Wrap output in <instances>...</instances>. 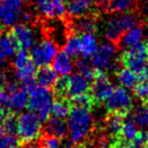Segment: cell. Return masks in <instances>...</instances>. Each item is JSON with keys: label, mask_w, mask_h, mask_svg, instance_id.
Segmentation results:
<instances>
[{"label": "cell", "mask_w": 148, "mask_h": 148, "mask_svg": "<svg viewBox=\"0 0 148 148\" xmlns=\"http://www.w3.org/2000/svg\"><path fill=\"white\" fill-rule=\"evenodd\" d=\"M68 133L72 143H80L86 139L93 128L91 109L71 107L68 115Z\"/></svg>", "instance_id": "obj_1"}, {"label": "cell", "mask_w": 148, "mask_h": 148, "mask_svg": "<svg viewBox=\"0 0 148 148\" xmlns=\"http://www.w3.org/2000/svg\"><path fill=\"white\" fill-rule=\"evenodd\" d=\"M27 108L29 112L35 114L42 122H46L52 114V106L54 101L53 95L49 91V88L37 84L27 92Z\"/></svg>", "instance_id": "obj_2"}, {"label": "cell", "mask_w": 148, "mask_h": 148, "mask_svg": "<svg viewBox=\"0 0 148 148\" xmlns=\"http://www.w3.org/2000/svg\"><path fill=\"white\" fill-rule=\"evenodd\" d=\"M41 120L32 112L23 113L17 118L16 134L19 141L25 144L36 141L41 136Z\"/></svg>", "instance_id": "obj_3"}, {"label": "cell", "mask_w": 148, "mask_h": 148, "mask_svg": "<svg viewBox=\"0 0 148 148\" xmlns=\"http://www.w3.org/2000/svg\"><path fill=\"white\" fill-rule=\"evenodd\" d=\"M119 62L125 68L138 74L148 63V49L146 43H138L130 49L125 50L119 58Z\"/></svg>", "instance_id": "obj_4"}, {"label": "cell", "mask_w": 148, "mask_h": 148, "mask_svg": "<svg viewBox=\"0 0 148 148\" xmlns=\"http://www.w3.org/2000/svg\"><path fill=\"white\" fill-rule=\"evenodd\" d=\"M138 19L136 15L132 13H126L120 16L113 17L108 21L105 27V35L108 40L112 42H118L123 34L133 29L137 25Z\"/></svg>", "instance_id": "obj_5"}, {"label": "cell", "mask_w": 148, "mask_h": 148, "mask_svg": "<svg viewBox=\"0 0 148 148\" xmlns=\"http://www.w3.org/2000/svg\"><path fill=\"white\" fill-rule=\"evenodd\" d=\"M105 106L109 114H120L127 116L133 108V101L125 87L118 86L114 89L113 93L105 101Z\"/></svg>", "instance_id": "obj_6"}, {"label": "cell", "mask_w": 148, "mask_h": 148, "mask_svg": "<svg viewBox=\"0 0 148 148\" xmlns=\"http://www.w3.org/2000/svg\"><path fill=\"white\" fill-rule=\"evenodd\" d=\"M91 66L97 71L106 72L114 69L116 65V48L112 44H101L91 56Z\"/></svg>", "instance_id": "obj_7"}, {"label": "cell", "mask_w": 148, "mask_h": 148, "mask_svg": "<svg viewBox=\"0 0 148 148\" xmlns=\"http://www.w3.org/2000/svg\"><path fill=\"white\" fill-rule=\"evenodd\" d=\"M5 101L4 105L13 112H21L27 107L29 95L23 86H18L15 82H9L5 87Z\"/></svg>", "instance_id": "obj_8"}, {"label": "cell", "mask_w": 148, "mask_h": 148, "mask_svg": "<svg viewBox=\"0 0 148 148\" xmlns=\"http://www.w3.org/2000/svg\"><path fill=\"white\" fill-rule=\"evenodd\" d=\"M114 89L115 87L108 79L107 74L97 71L95 77L91 81L90 91H89L95 101V105L99 106L101 103H105L113 93Z\"/></svg>", "instance_id": "obj_9"}, {"label": "cell", "mask_w": 148, "mask_h": 148, "mask_svg": "<svg viewBox=\"0 0 148 148\" xmlns=\"http://www.w3.org/2000/svg\"><path fill=\"white\" fill-rule=\"evenodd\" d=\"M57 54V46L51 40H44L33 46L31 51V58L37 66L48 65Z\"/></svg>", "instance_id": "obj_10"}, {"label": "cell", "mask_w": 148, "mask_h": 148, "mask_svg": "<svg viewBox=\"0 0 148 148\" xmlns=\"http://www.w3.org/2000/svg\"><path fill=\"white\" fill-rule=\"evenodd\" d=\"M23 0H3L0 3V21L4 25H12L21 16Z\"/></svg>", "instance_id": "obj_11"}, {"label": "cell", "mask_w": 148, "mask_h": 148, "mask_svg": "<svg viewBox=\"0 0 148 148\" xmlns=\"http://www.w3.org/2000/svg\"><path fill=\"white\" fill-rule=\"evenodd\" d=\"M67 78L68 82L67 91H66V99H67L83 95V93H88L90 91L91 82L78 72L71 74L67 76Z\"/></svg>", "instance_id": "obj_12"}, {"label": "cell", "mask_w": 148, "mask_h": 148, "mask_svg": "<svg viewBox=\"0 0 148 148\" xmlns=\"http://www.w3.org/2000/svg\"><path fill=\"white\" fill-rule=\"evenodd\" d=\"M38 10L49 18H58L64 15L66 5L64 0H36Z\"/></svg>", "instance_id": "obj_13"}, {"label": "cell", "mask_w": 148, "mask_h": 148, "mask_svg": "<svg viewBox=\"0 0 148 148\" xmlns=\"http://www.w3.org/2000/svg\"><path fill=\"white\" fill-rule=\"evenodd\" d=\"M10 32L16 40L17 44L19 46V49L27 51L35 45V34H34L33 29L27 27V25H25V23L15 25L10 29Z\"/></svg>", "instance_id": "obj_14"}, {"label": "cell", "mask_w": 148, "mask_h": 148, "mask_svg": "<svg viewBox=\"0 0 148 148\" xmlns=\"http://www.w3.org/2000/svg\"><path fill=\"white\" fill-rule=\"evenodd\" d=\"M66 10L72 17H80L93 14L95 0H67Z\"/></svg>", "instance_id": "obj_15"}, {"label": "cell", "mask_w": 148, "mask_h": 148, "mask_svg": "<svg viewBox=\"0 0 148 148\" xmlns=\"http://www.w3.org/2000/svg\"><path fill=\"white\" fill-rule=\"evenodd\" d=\"M18 50L19 46L10 31L0 34V62L14 56Z\"/></svg>", "instance_id": "obj_16"}, {"label": "cell", "mask_w": 148, "mask_h": 148, "mask_svg": "<svg viewBox=\"0 0 148 148\" xmlns=\"http://www.w3.org/2000/svg\"><path fill=\"white\" fill-rule=\"evenodd\" d=\"M71 27L73 34L80 36L83 34L95 33L97 29V17L93 14L84 15L80 17H74L71 23Z\"/></svg>", "instance_id": "obj_17"}, {"label": "cell", "mask_w": 148, "mask_h": 148, "mask_svg": "<svg viewBox=\"0 0 148 148\" xmlns=\"http://www.w3.org/2000/svg\"><path fill=\"white\" fill-rule=\"evenodd\" d=\"M138 0H101L103 9L114 13H128L136 8Z\"/></svg>", "instance_id": "obj_18"}, {"label": "cell", "mask_w": 148, "mask_h": 148, "mask_svg": "<svg viewBox=\"0 0 148 148\" xmlns=\"http://www.w3.org/2000/svg\"><path fill=\"white\" fill-rule=\"evenodd\" d=\"M35 79L40 86L46 87V88H51V87L53 88L54 84L58 79L57 72L53 69V67L49 65L41 66L36 72Z\"/></svg>", "instance_id": "obj_19"}, {"label": "cell", "mask_w": 148, "mask_h": 148, "mask_svg": "<svg viewBox=\"0 0 148 148\" xmlns=\"http://www.w3.org/2000/svg\"><path fill=\"white\" fill-rule=\"evenodd\" d=\"M45 131L48 136H54L59 139H63L68 134V126L64 119L59 118H49L46 121Z\"/></svg>", "instance_id": "obj_20"}, {"label": "cell", "mask_w": 148, "mask_h": 148, "mask_svg": "<svg viewBox=\"0 0 148 148\" xmlns=\"http://www.w3.org/2000/svg\"><path fill=\"white\" fill-rule=\"evenodd\" d=\"M143 29L140 27H135L133 29H129L125 34H123L121 38L118 40L119 47L124 51L130 49L131 47L135 46L136 44L140 43V40L143 37Z\"/></svg>", "instance_id": "obj_21"}, {"label": "cell", "mask_w": 148, "mask_h": 148, "mask_svg": "<svg viewBox=\"0 0 148 148\" xmlns=\"http://www.w3.org/2000/svg\"><path fill=\"white\" fill-rule=\"evenodd\" d=\"M125 117L126 116L120 114H109V117L106 120V130L110 137L113 138V142L119 140Z\"/></svg>", "instance_id": "obj_22"}, {"label": "cell", "mask_w": 148, "mask_h": 148, "mask_svg": "<svg viewBox=\"0 0 148 148\" xmlns=\"http://www.w3.org/2000/svg\"><path fill=\"white\" fill-rule=\"evenodd\" d=\"M52 66H53V69L57 73L61 74L62 76L69 75L72 71V67H73L71 57L68 56L64 51H60L56 54Z\"/></svg>", "instance_id": "obj_23"}, {"label": "cell", "mask_w": 148, "mask_h": 148, "mask_svg": "<svg viewBox=\"0 0 148 148\" xmlns=\"http://www.w3.org/2000/svg\"><path fill=\"white\" fill-rule=\"evenodd\" d=\"M97 50V39L91 34L80 35V54L84 58H90Z\"/></svg>", "instance_id": "obj_24"}, {"label": "cell", "mask_w": 148, "mask_h": 148, "mask_svg": "<svg viewBox=\"0 0 148 148\" xmlns=\"http://www.w3.org/2000/svg\"><path fill=\"white\" fill-rule=\"evenodd\" d=\"M117 78L122 86L125 87V88L133 89L135 85L139 82V78H138L137 74L125 67L120 69L117 72Z\"/></svg>", "instance_id": "obj_25"}, {"label": "cell", "mask_w": 148, "mask_h": 148, "mask_svg": "<svg viewBox=\"0 0 148 148\" xmlns=\"http://www.w3.org/2000/svg\"><path fill=\"white\" fill-rule=\"evenodd\" d=\"M138 133L137 126L131 120H124L119 140L123 143H131Z\"/></svg>", "instance_id": "obj_26"}, {"label": "cell", "mask_w": 148, "mask_h": 148, "mask_svg": "<svg viewBox=\"0 0 148 148\" xmlns=\"http://www.w3.org/2000/svg\"><path fill=\"white\" fill-rule=\"evenodd\" d=\"M70 110H71V105L69 99H56L52 106V115L53 117L59 118V119H65L69 115Z\"/></svg>", "instance_id": "obj_27"}, {"label": "cell", "mask_w": 148, "mask_h": 148, "mask_svg": "<svg viewBox=\"0 0 148 148\" xmlns=\"http://www.w3.org/2000/svg\"><path fill=\"white\" fill-rule=\"evenodd\" d=\"M64 52L72 58H76L80 54V36L72 34L64 45Z\"/></svg>", "instance_id": "obj_28"}, {"label": "cell", "mask_w": 148, "mask_h": 148, "mask_svg": "<svg viewBox=\"0 0 148 148\" xmlns=\"http://www.w3.org/2000/svg\"><path fill=\"white\" fill-rule=\"evenodd\" d=\"M36 72H37V65L34 63L33 60H31L21 68L15 70V76L19 81L23 82L29 79L35 78Z\"/></svg>", "instance_id": "obj_29"}, {"label": "cell", "mask_w": 148, "mask_h": 148, "mask_svg": "<svg viewBox=\"0 0 148 148\" xmlns=\"http://www.w3.org/2000/svg\"><path fill=\"white\" fill-rule=\"evenodd\" d=\"M75 68H76V71L78 72V73H80L81 75H83L84 77H86L90 82L95 77L97 70H95L92 66H89L88 64L85 62L84 59L77 60L76 63H75Z\"/></svg>", "instance_id": "obj_30"}, {"label": "cell", "mask_w": 148, "mask_h": 148, "mask_svg": "<svg viewBox=\"0 0 148 148\" xmlns=\"http://www.w3.org/2000/svg\"><path fill=\"white\" fill-rule=\"evenodd\" d=\"M71 107H80L91 109L92 106H95V101L90 93H83V95H77L69 99Z\"/></svg>", "instance_id": "obj_31"}, {"label": "cell", "mask_w": 148, "mask_h": 148, "mask_svg": "<svg viewBox=\"0 0 148 148\" xmlns=\"http://www.w3.org/2000/svg\"><path fill=\"white\" fill-rule=\"evenodd\" d=\"M133 121L136 126L139 127H148V106L144 105L139 107L135 111L133 116Z\"/></svg>", "instance_id": "obj_32"}, {"label": "cell", "mask_w": 148, "mask_h": 148, "mask_svg": "<svg viewBox=\"0 0 148 148\" xmlns=\"http://www.w3.org/2000/svg\"><path fill=\"white\" fill-rule=\"evenodd\" d=\"M133 93L136 99L144 105H148V80L139 81L133 88Z\"/></svg>", "instance_id": "obj_33"}, {"label": "cell", "mask_w": 148, "mask_h": 148, "mask_svg": "<svg viewBox=\"0 0 148 148\" xmlns=\"http://www.w3.org/2000/svg\"><path fill=\"white\" fill-rule=\"evenodd\" d=\"M19 142L15 135L4 133L0 136V148H18Z\"/></svg>", "instance_id": "obj_34"}, {"label": "cell", "mask_w": 148, "mask_h": 148, "mask_svg": "<svg viewBox=\"0 0 148 148\" xmlns=\"http://www.w3.org/2000/svg\"><path fill=\"white\" fill-rule=\"evenodd\" d=\"M2 127L4 129V132L6 134H11V135H15L16 134L17 129V118L13 115H9L4 121L2 122Z\"/></svg>", "instance_id": "obj_35"}, {"label": "cell", "mask_w": 148, "mask_h": 148, "mask_svg": "<svg viewBox=\"0 0 148 148\" xmlns=\"http://www.w3.org/2000/svg\"><path fill=\"white\" fill-rule=\"evenodd\" d=\"M131 143H133L138 148L148 146V131H138L137 135Z\"/></svg>", "instance_id": "obj_36"}, {"label": "cell", "mask_w": 148, "mask_h": 148, "mask_svg": "<svg viewBox=\"0 0 148 148\" xmlns=\"http://www.w3.org/2000/svg\"><path fill=\"white\" fill-rule=\"evenodd\" d=\"M44 148H60L61 141L59 138L54 137V136H48L43 140Z\"/></svg>", "instance_id": "obj_37"}, {"label": "cell", "mask_w": 148, "mask_h": 148, "mask_svg": "<svg viewBox=\"0 0 148 148\" xmlns=\"http://www.w3.org/2000/svg\"><path fill=\"white\" fill-rule=\"evenodd\" d=\"M9 83L7 74L3 71H0V89H5L7 84Z\"/></svg>", "instance_id": "obj_38"}, {"label": "cell", "mask_w": 148, "mask_h": 148, "mask_svg": "<svg viewBox=\"0 0 148 148\" xmlns=\"http://www.w3.org/2000/svg\"><path fill=\"white\" fill-rule=\"evenodd\" d=\"M138 78H139V81L148 80V63L146 64V66L143 68V70L138 74Z\"/></svg>", "instance_id": "obj_39"}, {"label": "cell", "mask_w": 148, "mask_h": 148, "mask_svg": "<svg viewBox=\"0 0 148 148\" xmlns=\"http://www.w3.org/2000/svg\"><path fill=\"white\" fill-rule=\"evenodd\" d=\"M120 148H138V147L134 145L133 143H124L120 146Z\"/></svg>", "instance_id": "obj_40"}, {"label": "cell", "mask_w": 148, "mask_h": 148, "mask_svg": "<svg viewBox=\"0 0 148 148\" xmlns=\"http://www.w3.org/2000/svg\"><path fill=\"white\" fill-rule=\"evenodd\" d=\"M21 148H41V146L37 145V144H34V143H27Z\"/></svg>", "instance_id": "obj_41"}, {"label": "cell", "mask_w": 148, "mask_h": 148, "mask_svg": "<svg viewBox=\"0 0 148 148\" xmlns=\"http://www.w3.org/2000/svg\"><path fill=\"white\" fill-rule=\"evenodd\" d=\"M5 132H4V129H3V127H2V125H1V124H0V136L1 135H3V134H4Z\"/></svg>", "instance_id": "obj_42"}, {"label": "cell", "mask_w": 148, "mask_h": 148, "mask_svg": "<svg viewBox=\"0 0 148 148\" xmlns=\"http://www.w3.org/2000/svg\"><path fill=\"white\" fill-rule=\"evenodd\" d=\"M71 148H88L84 145H77V146H74V147H71Z\"/></svg>", "instance_id": "obj_43"}, {"label": "cell", "mask_w": 148, "mask_h": 148, "mask_svg": "<svg viewBox=\"0 0 148 148\" xmlns=\"http://www.w3.org/2000/svg\"><path fill=\"white\" fill-rule=\"evenodd\" d=\"M2 29H3V27H2V23H1V21H0V34L2 33Z\"/></svg>", "instance_id": "obj_44"}, {"label": "cell", "mask_w": 148, "mask_h": 148, "mask_svg": "<svg viewBox=\"0 0 148 148\" xmlns=\"http://www.w3.org/2000/svg\"><path fill=\"white\" fill-rule=\"evenodd\" d=\"M146 45H147V49H148V41L146 42Z\"/></svg>", "instance_id": "obj_45"}, {"label": "cell", "mask_w": 148, "mask_h": 148, "mask_svg": "<svg viewBox=\"0 0 148 148\" xmlns=\"http://www.w3.org/2000/svg\"><path fill=\"white\" fill-rule=\"evenodd\" d=\"M142 148H148V146H144V147H142Z\"/></svg>", "instance_id": "obj_46"}, {"label": "cell", "mask_w": 148, "mask_h": 148, "mask_svg": "<svg viewBox=\"0 0 148 148\" xmlns=\"http://www.w3.org/2000/svg\"><path fill=\"white\" fill-rule=\"evenodd\" d=\"M2 1H3V0H0V3H1V2H2Z\"/></svg>", "instance_id": "obj_47"}]
</instances>
